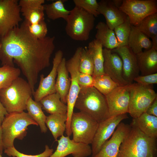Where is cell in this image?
<instances>
[{
  "instance_id": "cell-40",
  "label": "cell",
  "mask_w": 157,
  "mask_h": 157,
  "mask_svg": "<svg viewBox=\"0 0 157 157\" xmlns=\"http://www.w3.org/2000/svg\"><path fill=\"white\" fill-rule=\"evenodd\" d=\"M78 81L81 89L93 87L94 78L92 75L79 72L78 76Z\"/></svg>"
},
{
  "instance_id": "cell-21",
  "label": "cell",
  "mask_w": 157,
  "mask_h": 157,
  "mask_svg": "<svg viewBox=\"0 0 157 157\" xmlns=\"http://www.w3.org/2000/svg\"><path fill=\"white\" fill-rule=\"evenodd\" d=\"M66 60L63 58L57 69V78L56 82V92L60 96L61 101L67 103L69 91L71 78L66 67Z\"/></svg>"
},
{
  "instance_id": "cell-25",
  "label": "cell",
  "mask_w": 157,
  "mask_h": 157,
  "mask_svg": "<svg viewBox=\"0 0 157 157\" xmlns=\"http://www.w3.org/2000/svg\"><path fill=\"white\" fill-rule=\"evenodd\" d=\"M131 123L137 127L146 135L154 138L157 137V117L145 112L133 118Z\"/></svg>"
},
{
  "instance_id": "cell-47",
  "label": "cell",
  "mask_w": 157,
  "mask_h": 157,
  "mask_svg": "<svg viewBox=\"0 0 157 157\" xmlns=\"http://www.w3.org/2000/svg\"><path fill=\"white\" fill-rule=\"evenodd\" d=\"M151 157H154V156H152Z\"/></svg>"
},
{
  "instance_id": "cell-15",
  "label": "cell",
  "mask_w": 157,
  "mask_h": 157,
  "mask_svg": "<svg viewBox=\"0 0 157 157\" xmlns=\"http://www.w3.org/2000/svg\"><path fill=\"white\" fill-rule=\"evenodd\" d=\"M57 141L56 150L49 157H65L69 154L73 157H88L92 154L89 144L76 142L69 136L63 135Z\"/></svg>"
},
{
  "instance_id": "cell-22",
  "label": "cell",
  "mask_w": 157,
  "mask_h": 157,
  "mask_svg": "<svg viewBox=\"0 0 157 157\" xmlns=\"http://www.w3.org/2000/svg\"><path fill=\"white\" fill-rule=\"evenodd\" d=\"M136 55L142 75L157 73V50L151 48Z\"/></svg>"
},
{
  "instance_id": "cell-7",
  "label": "cell",
  "mask_w": 157,
  "mask_h": 157,
  "mask_svg": "<svg viewBox=\"0 0 157 157\" xmlns=\"http://www.w3.org/2000/svg\"><path fill=\"white\" fill-rule=\"evenodd\" d=\"M130 99L128 113L133 118L146 112L157 97L151 85L144 86L137 83L129 84Z\"/></svg>"
},
{
  "instance_id": "cell-27",
  "label": "cell",
  "mask_w": 157,
  "mask_h": 157,
  "mask_svg": "<svg viewBox=\"0 0 157 157\" xmlns=\"http://www.w3.org/2000/svg\"><path fill=\"white\" fill-rule=\"evenodd\" d=\"M67 114H54L47 117L45 124L51 131L55 141L58 138L63 135L66 131Z\"/></svg>"
},
{
  "instance_id": "cell-39",
  "label": "cell",
  "mask_w": 157,
  "mask_h": 157,
  "mask_svg": "<svg viewBox=\"0 0 157 157\" xmlns=\"http://www.w3.org/2000/svg\"><path fill=\"white\" fill-rule=\"evenodd\" d=\"M137 83L144 86L157 83V73L149 75L138 76L133 80Z\"/></svg>"
},
{
  "instance_id": "cell-19",
  "label": "cell",
  "mask_w": 157,
  "mask_h": 157,
  "mask_svg": "<svg viewBox=\"0 0 157 157\" xmlns=\"http://www.w3.org/2000/svg\"><path fill=\"white\" fill-rule=\"evenodd\" d=\"M44 0H20L19 5L21 13L29 24L44 20Z\"/></svg>"
},
{
  "instance_id": "cell-41",
  "label": "cell",
  "mask_w": 157,
  "mask_h": 157,
  "mask_svg": "<svg viewBox=\"0 0 157 157\" xmlns=\"http://www.w3.org/2000/svg\"><path fill=\"white\" fill-rule=\"evenodd\" d=\"M146 112L149 115L157 117V97L149 106Z\"/></svg>"
},
{
  "instance_id": "cell-5",
  "label": "cell",
  "mask_w": 157,
  "mask_h": 157,
  "mask_svg": "<svg viewBox=\"0 0 157 157\" xmlns=\"http://www.w3.org/2000/svg\"><path fill=\"white\" fill-rule=\"evenodd\" d=\"M32 125L38 126L28 113L24 111L6 115L1 125L4 150L14 147L15 139L22 140L26 135L28 127Z\"/></svg>"
},
{
  "instance_id": "cell-45",
  "label": "cell",
  "mask_w": 157,
  "mask_h": 157,
  "mask_svg": "<svg viewBox=\"0 0 157 157\" xmlns=\"http://www.w3.org/2000/svg\"><path fill=\"white\" fill-rule=\"evenodd\" d=\"M113 4L116 7L119 8L121 5L123 0H112Z\"/></svg>"
},
{
  "instance_id": "cell-42",
  "label": "cell",
  "mask_w": 157,
  "mask_h": 157,
  "mask_svg": "<svg viewBox=\"0 0 157 157\" xmlns=\"http://www.w3.org/2000/svg\"><path fill=\"white\" fill-rule=\"evenodd\" d=\"M8 113L6 109L2 104L0 99V126H1L5 116Z\"/></svg>"
},
{
  "instance_id": "cell-46",
  "label": "cell",
  "mask_w": 157,
  "mask_h": 157,
  "mask_svg": "<svg viewBox=\"0 0 157 157\" xmlns=\"http://www.w3.org/2000/svg\"><path fill=\"white\" fill-rule=\"evenodd\" d=\"M1 153L0 151V157H2V155H1Z\"/></svg>"
},
{
  "instance_id": "cell-16",
  "label": "cell",
  "mask_w": 157,
  "mask_h": 157,
  "mask_svg": "<svg viewBox=\"0 0 157 157\" xmlns=\"http://www.w3.org/2000/svg\"><path fill=\"white\" fill-rule=\"evenodd\" d=\"M130 129V125L121 122L110 138L105 142L98 152L92 157H117L120 146Z\"/></svg>"
},
{
  "instance_id": "cell-14",
  "label": "cell",
  "mask_w": 157,
  "mask_h": 157,
  "mask_svg": "<svg viewBox=\"0 0 157 157\" xmlns=\"http://www.w3.org/2000/svg\"><path fill=\"white\" fill-rule=\"evenodd\" d=\"M63 53L61 50H60L56 51L53 59L52 68L49 73L45 77L43 74L40 75L39 86L33 94L36 101L39 102L44 97L56 92L55 84L57 69L63 58Z\"/></svg>"
},
{
  "instance_id": "cell-12",
  "label": "cell",
  "mask_w": 157,
  "mask_h": 157,
  "mask_svg": "<svg viewBox=\"0 0 157 157\" xmlns=\"http://www.w3.org/2000/svg\"><path fill=\"white\" fill-rule=\"evenodd\" d=\"M128 118L127 114L111 116L99 124L91 143L92 157L97 154L105 142L111 137L121 121Z\"/></svg>"
},
{
  "instance_id": "cell-18",
  "label": "cell",
  "mask_w": 157,
  "mask_h": 157,
  "mask_svg": "<svg viewBox=\"0 0 157 157\" xmlns=\"http://www.w3.org/2000/svg\"><path fill=\"white\" fill-rule=\"evenodd\" d=\"M104 72L120 86L128 84L122 75V62L120 57L112 50L103 49Z\"/></svg>"
},
{
  "instance_id": "cell-43",
  "label": "cell",
  "mask_w": 157,
  "mask_h": 157,
  "mask_svg": "<svg viewBox=\"0 0 157 157\" xmlns=\"http://www.w3.org/2000/svg\"><path fill=\"white\" fill-rule=\"evenodd\" d=\"M151 39L152 40L151 48L157 50V35L154 36Z\"/></svg>"
},
{
  "instance_id": "cell-23",
  "label": "cell",
  "mask_w": 157,
  "mask_h": 157,
  "mask_svg": "<svg viewBox=\"0 0 157 157\" xmlns=\"http://www.w3.org/2000/svg\"><path fill=\"white\" fill-rule=\"evenodd\" d=\"M95 39L105 48L112 50L118 47V43L113 30L109 28L106 24L100 21L96 26Z\"/></svg>"
},
{
  "instance_id": "cell-37",
  "label": "cell",
  "mask_w": 157,
  "mask_h": 157,
  "mask_svg": "<svg viewBox=\"0 0 157 157\" xmlns=\"http://www.w3.org/2000/svg\"><path fill=\"white\" fill-rule=\"evenodd\" d=\"M75 6L83 9L95 17L99 15L98 12V3L96 0H73Z\"/></svg>"
},
{
  "instance_id": "cell-3",
  "label": "cell",
  "mask_w": 157,
  "mask_h": 157,
  "mask_svg": "<svg viewBox=\"0 0 157 157\" xmlns=\"http://www.w3.org/2000/svg\"><path fill=\"white\" fill-rule=\"evenodd\" d=\"M74 107L99 123L110 117L106 96L94 87L80 89Z\"/></svg>"
},
{
  "instance_id": "cell-8",
  "label": "cell",
  "mask_w": 157,
  "mask_h": 157,
  "mask_svg": "<svg viewBox=\"0 0 157 157\" xmlns=\"http://www.w3.org/2000/svg\"><path fill=\"white\" fill-rule=\"evenodd\" d=\"M82 48L78 47L73 56L66 61V63L67 68L71 76V84L67 101V119L66 122V133L68 136L72 134L70 128L71 120L74 113L76 101L81 89L78 83V76L79 72L80 58Z\"/></svg>"
},
{
  "instance_id": "cell-11",
  "label": "cell",
  "mask_w": 157,
  "mask_h": 157,
  "mask_svg": "<svg viewBox=\"0 0 157 157\" xmlns=\"http://www.w3.org/2000/svg\"><path fill=\"white\" fill-rule=\"evenodd\" d=\"M17 0H0V38L18 26L22 19Z\"/></svg>"
},
{
  "instance_id": "cell-34",
  "label": "cell",
  "mask_w": 157,
  "mask_h": 157,
  "mask_svg": "<svg viewBox=\"0 0 157 157\" xmlns=\"http://www.w3.org/2000/svg\"><path fill=\"white\" fill-rule=\"evenodd\" d=\"M131 25L127 16L124 22L114 28L113 30L118 43V47L127 46Z\"/></svg>"
},
{
  "instance_id": "cell-17",
  "label": "cell",
  "mask_w": 157,
  "mask_h": 157,
  "mask_svg": "<svg viewBox=\"0 0 157 157\" xmlns=\"http://www.w3.org/2000/svg\"><path fill=\"white\" fill-rule=\"evenodd\" d=\"M112 50L117 54L122 60L123 78L128 84L132 83L134 79L139 75L140 72L136 54L127 46Z\"/></svg>"
},
{
  "instance_id": "cell-32",
  "label": "cell",
  "mask_w": 157,
  "mask_h": 157,
  "mask_svg": "<svg viewBox=\"0 0 157 157\" xmlns=\"http://www.w3.org/2000/svg\"><path fill=\"white\" fill-rule=\"evenodd\" d=\"M21 70L19 68L5 65L0 67V90L8 86L19 77Z\"/></svg>"
},
{
  "instance_id": "cell-20",
  "label": "cell",
  "mask_w": 157,
  "mask_h": 157,
  "mask_svg": "<svg viewBox=\"0 0 157 157\" xmlns=\"http://www.w3.org/2000/svg\"><path fill=\"white\" fill-rule=\"evenodd\" d=\"M98 3V12L105 17L106 24L110 29L124 22L127 16L113 4L112 0H102Z\"/></svg>"
},
{
  "instance_id": "cell-13",
  "label": "cell",
  "mask_w": 157,
  "mask_h": 157,
  "mask_svg": "<svg viewBox=\"0 0 157 157\" xmlns=\"http://www.w3.org/2000/svg\"><path fill=\"white\" fill-rule=\"evenodd\" d=\"M129 85L119 86L105 96L110 117L128 113Z\"/></svg>"
},
{
  "instance_id": "cell-29",
  "label": "cell",
  "mask_w": 157,
  "mask_h": 157,
  "mask_svg": "<svg viewBox=\"0 0 157 157\" xmlns=\"http://www.w3.org/2000/svg\"><path fill=\"white\" fill-rule=\"evenodd\" d=\"M26 110L28 114L39 126L41 132L46 133L47 130L45 124L47 116L43 112L40 102L30 97L27 102Z\"/></svg>"
},
{
  "instance_id": "cell-28",
  "label": "cell",
  "mask_w": 157,
  "mask_h": 157,
  "mask_svg": "<svg viewBox=\"0 0 157 157\" xmlns=\"http://www.w3.org/2000/svg\"><path fill=\"white\" fill-rule=\"evenodd\" d=\"M87 48L92 56L94 64L92 76L104 74L102 46L99 42L94 39L89 43Z\"/></svg>"
},
{
  "instance_id": "cell-9",
  "label": "cell",
  "mask_w": 157,
  "mask_h": 157,
  "mask_svg": "<svg viewBox=\"0 0 157 157\" xmlns=\"http://www.w3.org/2000/svg\"><path fill=\"white\" fill-rule=\"evenodd\" d=\"M99 123L92 117L82 112L73 113L70 128L73 140L77 142L91 144Z\"/></svg>"
},
{
  "instance_id": "cell-33",
  "label": "cell",
  "mask_w": 157,
  "mask_h": 157,
  "mask_svg": "<svg viewBox=\"0 0 157 157\" xmlns=\"http://www.w3.org/2000/svg\"><path fill=\"white\" fill-rule=\"evenodd\" d=\"M136 27L148 38H151L157 35V13L147 17Z\"/></svg>"
},
{
  "instance_id": "cell-36",
  "label": "cell",
  "mask_w": 157,
  "mask_h": 157,
  "mask_svg": "<svg viewBox=\"0 0 157 157\" xmlns=\"http://www.w3.org/2000/svg\"><path fill=\"white\" fill-rule=\"evenodd\" d=\"M53 150L49 146H45V150L42 153L36 155H29L22 153L15 147L14 146L7 148L4 150V153L9 156L13 157H49L53 153Z\"/></svg>"
},
{
  "instance_id": "cell-30",
  "label": "cell",
  "mask_w": 157,
  "mask_h": 157,
  "mask_svg": "<svg viewBox=\"0 0 157 157\" xmlns=\"http://www.w3.org/2000/svg\"><path fill=\"white\" fill-rule=\"evenodd\" d=\"M65 1L58 0L44 5V11L47 17L52 20L61 18L66 21L70 10L65 8L64 5Z\"/></svg>"
},
{
  "instance_id": "cell-1",
  "label": "cell",
  "mask_w": 157,
  "mask_h": 157,
  "mask_svg": "<svg viewBox=\"0 0 157 157\" xmlns=\"http://www.w3.org/2000/svg\"><path fill=\"white\" fill-rule=\"evenodd\" d=\"M55 37L42 39L34 36L24 20L0 38V61L2 66L15 63L26 77L33 94L39 73L50 65L55 48Z\"/></svg>"
},
{
  "instance_id": "cell-24",
  "label": "cell",
  "mask_w": 157,
  "mask_h": 157,
  "mask_svg": "<svg viewBox=\"0 0 157 157\" xmlns=\"http://www.w3.org/2000/svg\"><path fill=\"white\" fill-rule=\"evenodd\" d=\"M127 46L136 54L144 49L147 50L151 49V41L136 26L131 25Z\"/></svg>"
},
{
  "instance_id": "cell-6",
  "label": "cell",
  "mask_w": 157,
  "mask_h": 157,
  "mask_svg": "<svg viewBox=\"0 0 157 157\" xmlns=\"http://www.w3.org/2000/svg\"><path fill=\"white\" fill-rule=\"evenodd\" d=\"M95 17L82 8L75 6L70 10L66 21L65 30L72 39L77 41H86L93 29Z\"/></svg>"
},
{
  "instance_id": "cell-38",
  "label": "cell",
  "mask_w": 157,
  "mask_h": 157,
  "mask_svg": "<svg viewBox=\"0 0 157 157\" xmlns=\"http://www.w3.org/2000/svg\"><path fill=\"white\" fill-rule=\"evenodd\" d=\"M27 24L29 31L35 37L42 39L47 36L48 29L44 20L34 24Z\"/></svg>"
},
{
  "instance_id": "cell-4",
  "label": "cell",
  "mask_w": 157,
  "mask_h": 157,
  "mask_svg": "<svg viewBox=\"0 0 157 157\" xmlns=\"http://www.w3.org/2000/svg\"><path fill=\"white\" fill-rule=\"evenodd\" d=\"M32 95L29 84L19 77L8 86L0 90L1 101L8 113L26 110L27 102Z\"/></svg>"
},
{
  "instance_id": "cell-2",
  "label": "cell",
  "mask_w": 157,
  "mask_h": 157,
  "mask_svg": "<svg viewBox=\"0 0 157 157\" xmlns=\"http://www.w3.org/2000/svg\"><path fill=\"white\" fill-rule=\"evenodd\" d=\"M121 144L117 157H151L156 151V138L147 136L134 125Z\"/></svg>"
},
{
  "instance_id": "cell-44",
  "label": "cell",
  "mask_w": 157,
  "mask_h": 157,
  "mask_svg": "<svg viewBox=\"0 0 157 157\" xmlns=\"http://www.w3.org/2000/svg\"><path fill=\"white\" fill-rule=\"evenodd\" d=\"M2 128L1 126H0V151L1 154L4 150L2 141Z\"/></svg>"
},
{
  "instance_id": "cell-26",
  "label": "cell",
  "mask_w": 157,
  "mask_h": 157,
  "mask_svg": "<svg viewBox=\"0 0 157 157\" xmlns=\"http://www.w3.org/2000/svg\"><path fill=\"white\" fill-rule=\"evenodd\" d=\"M39 102L42 109L50 114L67 113V105L61 101L60 96L56 92L44 97Z\"/></svg>"
},
{
  "instance_id": "cell-35",
  "label": "cell",
  "mask_w": 157,
  "mask_h": 157,
  "mask_svg": "<svg viewBox=\"0 0 157 157\" xmlns=\"http://www.w3.org/2000/svg\"><path fill=\"white\" fill-rule=\"evenodd\" d=\"M94 68L92 58L87 47H82L80 58L79 72L92 76Z\"/></svg>"
},
{
  "instance_id": "cell-31",
  "label": "cell",
  "mask_w": 157,
  "mask_h": 157,
  "mask_svg": "<svg viewBox=\"0 0 157 157\" xmlns=\"http://www.w3.org/2000/svg\"><path fill=\"white\" fill-rule=\"evenodd\" d=\"M93 87L106 96L119 85L108 75L104 74L93 77Z\"/></svg>"
},
{
  "instance_id": "cell-10",
  "label": "cell",
  "mask_w": 157,
  "mask_h": 157,
  "mask_svg": "<svg viewBox=\"0 0 157 157\" xmlns=\"http://www.w3.org/2000/svg\"><path fill=\"white\" fill-rule=\"evenodd\" d=\"M119 9L128 17L131 24L137 26L146 17L157 13V0H123Z\"/></svg>"
}]
</instances>
